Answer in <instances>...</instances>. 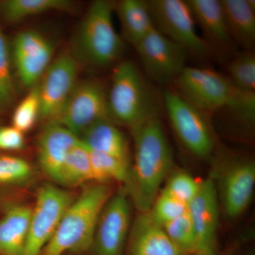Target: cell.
Wrapping results in <instances>:
<instances>
[{"mask_svg":"<svg viewBox=\"0 0 255 255\" xmlns=\"http://www.w3.org/2000/svg\"><path fill=\"white\" fill-rule=\"evenodd\" d=\"M110 119L108 90L102 82L86 80L78 82L58 118L60 124L80 138L94 124Z\"/></svg>","mask_w":255,"mask_h":255,"instance_id":"cell-8","label":"cell"},{"mask_svg":"<svg viewBox=\"0 0 255 255\" xmlns=\"http://www.w3.org/2000/svg\"><path fill=\"white\" fill-rule=\"evenodd\" d=\"M89 150L102 152L128 163V145L123 132L110 119L100 121L80 137Z\"/></svg>","mask_w":255,"mask_h":255,"instance_id":"cell-19","label":"cell"},{"mask_svg":"<svg viewBox=\"0 0 255 255\" xmlns=\"http://www.w3.org/2000/svg\"><path fill=\"white\" fill-rule=\"evenodd\" d=\"M114 4L94 1L75 30L70 52L80 65L104 68L117 61L124 49L123 38L114 27Z\"/></svg>","mask_w":255,"mask_h":255,"instance_id":"cell-3","label":"cell"},{"mask_svg":"<svg viewBox=\"0 0 255 255\" xmlns=\"http://www.w3.org/2000/svg\"><path fill=\"white\" fill-rule=\"evenodd\" d=\"M11 48L18 78L21 85L29 90L40 81L53 61L54 44L41 32L29 29L16 35Z\"/></svg>","mask_w":255,"mask_h":255,"instance_id":"cell-14","label":"cell"},{"mask_svg":"<svg viewBox=\"0 0 255 255\" xmlns=\"http://www.w3.org/2000/svg\"><path fill=\"white\" fill-rule=\"evenodd\" d=\"M241 255H255V250L252 248V249H250L248 250V251L244 252V253H243V254H241Z\"/></svg>","mask_w":255,"mask_h":255,"instance_id":"cell-34","label":"cell"},{"mask_svg":"<svg viewBox=\"0 0 255 255\" xmlns=\"http://www.w3.org/2000/svg\"><path fill=\"white\" fill-rule=\"evenodd\" d=\"M25 147V137L23 132L10 127H0V151L22 150Z\"/></svg>","mask_w":255,"mask_h":255,"instance_id":"cell-33","label":"cell"},{"mask_svg":"<svg viewBox=\"0 0 255 255\" xmlns=\"http://www.w3.org/2000/svg\"><path fill=\"white\" fill-rule=\"evenodd\" d=\"M40 116L38 82L29 89L27 95L20 102L12 116V127L23 133L31 130Z\"/></svg>","mask_w":255,"mask_h":255,"instance_id":"cell-29","label":"cell"},{"mask_svg":"<svg viewBox=\"0 0 255 255\" xmlns=\"http://www.w3.org/2000/svg\"><path fill=\"white\" fill-rule=\"evenodd\" d=\"M90 181H93L90 150L80 140L65 157L57 183L75 187Z\"/></svg>","mask_w":255,"mask_h":255,"instance_id":"cell-24","label":"cell"},{"mask_svg":"<svg viewBox=\"0 0 255 255\" xmlns=\"http://www.w3.org/2000/svg\"><path fill=\"white\" fill-rule=\"evenodd\" d=\"M195 230L197 252L217 255L220 201L212 177L201 181L195 197L188 204Z\"/></svg>","mask_w":255,"mask_h":255,"instance_id":"cell-15","label":"cell"},{"mask_svg":"<svg viewBox=\"0 0 255 255\" xmlns=\"http://www.w3.org/2000/svg\"><path fill=\"white\" fill-rule=\"evenodd\" d=\"M134 48L146 73L160 85L174 83L187 67V50L155 28Z\"/></svg>","mask_w":255,"mask_h":255,"instance_id":"cell-11","label":"cell"},{"mask_svg":"<svg viewBox=\"0 0 255 255\" xmlns=\"http://www.w3.org/2000/svg\"><path fill=\"white\" fill-rule=\"evenodd\" d=\"M131 131L133 162L129 167L125 190L138 211L146 213L172 172L173 153L159 118L147 121Z\"/></svg>","mask_w":255,"mask_h":255,"instance_id":"cell-1","label":"cell"},{"mask_svg":"<svg viewBox=\"0 0 255 255\" xmlns=\"http://www.w3.org/2000/svg\"><path fill=\"white\" fill-rule=\"evenodd\" d=\"M200 183L187 172L177 171L167 178L163 189L188 205L197 194Z\"/></svg>","mask_w":255,"mask_h":255,"instance_id":"cell-32","label":"cell"},{"mask_svg":"<svg viewBox=\"0 0 255 255\" xmlns=\"http://www.w3.org/2000/svg\"><path fill=\"white\" fill-rule=\"evenodd\" d=\"M162 227L169 239L183 254L192 255L197 252L195 230L188 211L180 217Z\"/></svg>","mask_w":255,"mask_h":255,"instance_id":"cell-26","label":"cell"},{"mask_svg":"<svg viewBox=\"0 0 255 255\" xmlns=\"http://www.w3.org/2000/svg\"><path fill=\"white\" fill-rule=\"evenodd\" d=\"M118 15L124 39L136 46L153 28L148 1L144 0H122L114 4Z\"/></svg>","mask_w":255,"mask_h":255,"instance_id":"cell-20","label":"cell"},{"mask_svg":"<svg viewBox=\"0 0 255 255\" xmlns=\"http://www.w3.org/2000/svg\"><path fill=\"white\" fill-rule=\"evenodd\" d=\"M215 181L220 204L230 219L244 214L251 205L255 187V163L251 159H231L217 172Z\"/></svg>","mask_w":255,"mask_h":255,"instance_id":"cell-13","label":"cell"},{"mask_svg":"<svg viewBox=\"0 0 255 255\" xmlns=\"http://www.w3.org/2000/svg\"><path fill=\"white\" fill-rule=\"evenodd\" d=\"M79 67L69 50L53 58L38 82L39 119L50 122L58 118L78 83Z\"/></svg>","mask_w":255,"mask_h":255,"instance_id":"cell-12","label":"cell"},{"mask_svg":"<svg viewBox=\"0 0 255 255\" xmlns=\"http://www.w3.org/2000/svg\"><path fill=\"white\" fill-rule=\"evenodd\" d=\"M92 178L100 184L115 180L126 184L128 177V162L114 156L90 150Z\"/></svg>","mask_w":255,"mask_h":255,"instance_id":"cell-25","label":"cell"},{"mask_svg":"<svg viewBox=\"0 0 255 255\" xmlns=\"http://www.w3.org/2000/svg\"><path fill=\"white\" fill-rule=\"evenodd\" d=\"M196 23L208 38L221 46L232 43L220 0H187Z\"/></svg>","mask_w":255,"mask_h":255,"instance_id":"cell-21","label":"cell"},{"mask_svg":"<svg viewBox=\"0 0 255 255\" xmlns=\"http://www.w3.org/2000/svg\"><path fill=\"white\" fill-rule=\"evenodd\" d=\"M73 201L72 194L62 188L50 184L39 188L22 255H41Z\"/></svg>","mask_w":255,"mask_h":255,"instance_id":"cell-7","label":"cell"},{"mask_svg":"<svg viewBox=\"0 0 255 255\" xmlns=\"http://www.w3.org/2000/svg\"><path fill=\"white\" fill-rule=\"evenodd\" d=\"M192 255H213L206 254V253H199V252H198V253H194V254Z\"/></svg>","mask_w":255,"mask_h":255,"instance_id":"cell-35","label":"cell"},{"mask_svg":"<svg viewBox=\"0 0 255 255\" xmlns=\"http://www.w3.org/2000/svg\"><path fill=\"white\" fill-rule=\"evenodd\" d=\"M80 138L55 122H47L37 141V155L42 171L58 182L60 168L70 150Z\"/></svg>","mask_w":255,"mask_h":255,"instance_id":"cell-17","label":"cell"},{"mask_svg":"<svg viewBox=\"0 0 255 255\" xmlns=\"http://www.w3.org/2000/svg\"><path fill=\"white\" fill-rule=\"evenodd\" d=\"M105 184L85 188L62 217L53 237L41 255H63L91 251L96 226L102 209L112 196Z\"/></svg>","mask_w":255,"mask_h":255,"instance_id":"cell-4","label":"cell"},{"mask_svg":"<svg viewBox=\"0 0 255 255\" xmlns=\"http://www.w3.org/2000/svg\"><path fill=\"white\" fill-rule=\"evenodd\" d=\"M33 175V168L21 157L0 155V184L13 185L27 182Z\"/></svg>","mask_w":255,"mask_h":255,"instance_id":"cell-31","label":"cell"},{"mask_svg":"<svg viewBox=\"0 0 255 255\" xmlns=\"http://www.w3.org/2000/svg\"><path fill=\"white\" fill-rule=\"evenodd\" d=\"M223 12L231 38L249 48L255 42V1L221 0Z\"/></svg>","mask_w":255,"mask_h":255,"instance_id":"cell-22","label":"cell"},{"mask_svg":"<svg viewBox=\"0 0 255 255\" xmlns=\"http://www.w3.org/2000/svg\"><path fill=\"white\" fill-rule=\"evenodd\" d=\"M188 205L162 189L148 211L152 219L163 226L187 213Z\"/></svg>","mask_w":255,"mask_h":255,"instance_id":"cell-30","label":"cell"},{"mask_svg":"<svg viewBox=\"0 0 255 255\" xmlns=\"http://www.w3.org/2000/svg\"><path fill=\"white\" fill-rule=\"evenodd\" d=\"M69 0H5L0 3V15L6 22H21L26 18L53 11H69Z\"/></svg>","mask_w":255,"mask_h":255,"instance_id":"cell-23","label":"cell"},{"mask_svg":"<svg viewBox=\"0 0 255 255\" xmlns=\"http://www.w3.org/2000/svg\"><path fill=\"white\" fill-rule=\"evenodd\" d=\"M32 208L11 206L0 219V255H22L29 228Z\"/></svg>","mask_w":255,"mask_h":255,"instance_id":"cell-18","label":"cell"},{"mask_svg":"<svg viewBox=\"0 0 255 255\" xmlns=\"http://www.w3.org/2000/svg\"><path fill=\"white\" fill-rule=\"evenodd\" d=\"M229 80L238 90L248 92L255 90V57L245 52L236 57L228 65Z\"/></svg>","mask_w":255,"mask_h":255,"instance_id":"cell-28","label":"cell"},{"mask_svg":"<svg viewBox=\"0 0 255 255\" xmlns=\"http://www.w3.org/2000/svg\"><path fill=\"white\" fill-rule=\"evenodd\" d=\"M108 110L112 122L130 129L158 118L155 95L131 61L119 62L114 68L108 90Z\"/></svg>","mask_w":255,"mask_h":255,"instance_id":"cell-5","label":"cell"},{"mask_svg":"<svg viewBox=\"0 0 255 255\" xmlns=\"http://www.w3.org/2000/svg\"><path fill=\"white\" fill-rule=\"evenodd\" d=\"M154 26L157 31L183 47L187 53L206 55L209 46L196 30L190 6L184 0L148 1Z\"/></svg>","mask_w":255,"mask_h":255,"instance_id":"cell-9","label":"cell"},{"mask_svg":"<svg viewBox=\"0 0 255 255\" xmlns=\"http://www.w3.org/2000/svg\"><path fill=\"white\" fill-rule=\"evenodd\" d=\"M130 202L127 191L122 189L106 203L94 234V255H123L131 226Z\"/></svg>","mask_w":255,"mask_h":255,"instance_id":"cell-10","label":"cell"},{"mask_svg":"<svg viewBox=\"0 0 255 255\" xmlns=\"http://www.w3.org/2000/svg\"><path fill=\"white\" fill-rule=\"evenodd\" d=\"M163 102L172 128L184 147L199 158L211 157L215 140L207 113L175 91L166 90Z\"/></svg>","mask_w":255,"mask_h":255,"instance_id":"cell-6","label":"cell"},{"mask_svg":"<svg viewBox=\"0 0 255 255\" xmlns=\"http://www.w3.org/2000/svg\"><path fill=\"white\" fill-rule=\"evenodd\" d=\"M174 83L178 94L206 113L226 110L247 125L255 123V92L238 90L222 74L187 67Z\"/></svg>","mask_w":255,"mask_h":255,"instance_id":"cell-2","label":"cell"},{"mask_svg":"<svg viewBox=\"0 0 255 255\" xmlns=\"http://www.w3.org/2000/svg\"><path fill=\"white\" fill-rule=\"evenodd\" d=\"M125 251L126 255H185L148 212L140 213L131 223Z\"/></svg>","mask_w":255,"mask_h":255,"instance_id":"cell-16","label":"cell"},{"mask_svg":"<svg viewBox=\"0 0 255 255\" xmlns=\"http://www.w3.org/2000/svg\"><path fill=\"white\" fill-rule=\"evenodd\" d=\"M9 45L0 26V112L9 108L15 97Z\"/></svg>","mask_w":255,"mask_h":255,"instance_id":"cell-27","label":"cell"}]
</instances>
